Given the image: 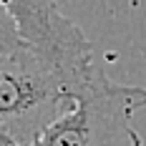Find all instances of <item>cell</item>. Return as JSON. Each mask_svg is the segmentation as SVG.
<instances>
[{
  "instance_id": "1",
  "label": "cell",
  "mask_w": 146,
  "mask_h": 146,
  "mask_svg": "<svg viewBox=\"0 0 146 146\" xmlns=\"http://www.w3.org/2000/svg\"><path fill=\"white\" fill-rule=\"evenodd\" d=\"M103 71L101 60L86 71H68L20 45L0 58V131L18 146L30 144Z\"/></svg>"
},
{
  "instance_id": "2",
  "label": "cell",
  "mask_w": 146,
  "mask_h": 146,
  "mask_svg": "<svg viewBox=\"0 0 146 146\" xmlns=\"http://www.w3.org/2000/svg\"><path fill=\"white\" fill-rule=\"evenodd\" d=\"M141 108H146V88L118 83L103 71L25 146H141L133 129Z\"/></svg>"
},
{
  "instance_id": "3",
  "label": "cell",
  "mask_w": 146,
  "mask_h": 146,
  "mask_svg": "<svg viewBox=\"0 0 146 146\" xmlns=\"http://www.w3.org/2000/svg\"><path fill=\"white\" fill-rule=\"evenodd\" d=\"M25 48L68 71H86L98 63L86 33L58 8L56 0H0Z\"/></svg>"
},
{
  "instance_id": "5",
  "label": "cell",
  "mask_w": 146,
  "mask_h": 146,
  "mask_svg": "<svg viewBox=\"0 0 146 146\" xmlns=\"http://www.w3.org/2000/svg\"><path fill=\"white\" fill-rule=\"evenodd\" d=\"M10 144H13V141H10V139H8L5 133L0 131V146H10Z\"/></svg>"
},
{
  "instance_id": "4",
  "label": "cell",
  "mask_w": 146,
  "mask_h": 146,
  "mask_svg": "<svg viewBox=\"0 0 146 146\" xmlns=\"http://www.w3.org/2000/svg\"><path fill=\"white\" fill-rule=\"evenodd\" d=\"M20 45H23V40H20V35H18V30H15L10 15L5 13V8L0 5V58L15 53Z\"/></svg>"
}]
</instances>
